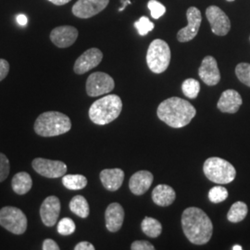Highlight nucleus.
<instances>
[{"label":"nucleus","instance_id":"22","mask_svg":"<svg viewBox=\"0 0 250 250\" xmlns=\"http://www.w3.org/2000/svg\"><path fill=\"white\" fill-rule=\"evenodd\" d=\"M11 187L17 195H25L32 189L33 180L28 172L21 171L13 176Z\"/></svg>","mask_w":250,"mask_h":250},{"label":"nucleus","instance_id":"33","mask_svg":"<svg viewBox=\"0 0 250 250\" xmlns=\"http://www.w3.org/2000/svg\"><path fill=\"white\" fill-rule=\"evenodd\" d=\"M10 170L9 159L7 156L0 152V183L8 178Z\"/></svg>","mask_w":250,"mask_h":250},{"label":"nucleus","instance_id":"9","mask_svg":"<svg viewBox=\"0 0 250 250\" xmlns=\"http://www.w3.org/2000/svg\"><path fill=\"white\" fill-rule=\"evenodd\" d=\"M32 167L36 172L45 178L62 177L67 172V165L61 161H51L44 158H36L32 162Z\"/></svg>","mask_w":250,"mask_h":250},{"label":"nucleus","instance_id":"11","mask_svg":"<svg viewBox=\"0 0 250 250\" xmlns=\"http://www.w3.org/2000/svg\"><path fill=\"white\" fill-rule=\"evenodd\" d=\"M188 25L182 28L177 34L179 42L186 43L193 40L199 31V28L202 21V16L200 10L196 7H190L187 11Z\"/></svg>","mask_w":250,"mask_h":250},{"label":"nucleus","instance_id":"35","mask_svg":"<svg viewBox=\"0 0 250 250\" xmlns=\"http://www.w3.org/2000/svg\"><path fill=\"white\" fill-rule=\"evenodd\" d=\"M9 72V63L4 59H0V82L7 77Z\"/></svg>","mask_w":250,"mask_h":250},{"label":"nucleus","instance_id":"40","mask_svg":"<svg viewBox=\"0 0 250 250\" xmlns=\"http://www.w3.org/2000/svg\"><path fill=\"white\" fill-rule=\"evenodd\" d=\"M232 250H243V248H242L241 246H239V245H235V246H233L232 248Z\"/></svg>","mask_w":250,"mask_h":250},{"label":"nucleus","instance_id":"6","mask_svg":"<svg viewBox=\"0 0 250 250\" xmlns=\"http://www.w3.org/2000/svg\"><path fill=\"white\" fill-rule=\"evenodd\" d=\"M170 46L161 39H155L148 46L146 53V63L150 71L160 74L165 72L170 62Z\"/></svg>","mask_w":250,"mask_h":250},{"label":"nucleus","instance_id":"36","mask_svg":"<svg viewBox=\"0 0 250 250\" xmlns=\"http://www.w3.org/2000/svg\"><path fill=\"white\" fill-rule=\"evenodd\" d=\"M43 250H60L59 245L54 241L53 239H45L43 242Z\"/></svg>","mask_w":250,"mask_h":250},{"label":"nucleus","instance_id":"26","mask_svg":"<svg viewBox=\"0 0 250 250\" xmlns=\"http://www.w3.org/2000/svg\"><path fill=\"white\" fill-rule=\"evenodd\" d=\"M62 184L69 190H81L87 186V179L82 174H66L63 176Z\"/></svg>","mask_w":250,"mask_h":250},{"label":"nucleus","instance_id":"37","mask_svg":"<svg viewBox=\"0 0 250 250\" xmlns=\"http://www.w3.org/2000/svg\"><path fill=\"white\" fill-rule=\"evenodd\" d=\"M74 250H95V247L89 242L83 241L74 247Z\"/></svg>","mask_w":250,"mask_h":250},{"label":"nucleus","instance_id":"30","mask_svg":"<svg viewBox=\"0 0 250 250\" xmlns=\"http://www.w3.org/2000/svg\"><path fill=\"white\" fill-rule=\"evenodd\" d=\"M134 27L136 28L138 34L140 36H146L149 32L154 29V23L147 17H141L137 21L134 22Z\"/></svg>","mask_w":250,"mask_h":250},{"label":"nucleus","instance_id":"1","mask_svg":"<svg viewBox=\"0 0 250 250\" xmlns=\"http://www.w3.org/2000/svg\"><path fill=\"white\" fill-rule=\"evenodd\" d=\"M182 227L187 238L195 245H205L210 240L213 232L211 220L196 207L185 209L182 214Z\"/></svg>","mask_w":250,"mask_h":250},{"label":"nucleus","instance_id":"12","mask_svg":"<svg viewBox=\"0 0 250 250\" xmlns=\"http://www.w3.org/2000/svg\"><path fill=\"white\" fill-rule=\"evenodd\" d=\"M109 0H78L72 7L74 16L80 19H89L107 8Z\"/></svg>","mask_w":250,"mask_h":250},{"label":"nucleus","instance_id":"10","mask_svg":"<svg viewBox=\"0 0 250 250\" xmlns=\"http://www.w3.org/2000/svg\"><path fill=\"white\" fill-rule=\"evenodd\" d=\"M208 19L212 33L216 36H226L231 29V21L224 10L217 6H210L206 9Z\"/></svg>","mask_w":250,"mask_h":250},{"label":"nucleus","instance_id":"39","mask_svg":"<svg viewBox=\"0 0 250 250\" xmlns=\"http://www.w3.org/2000/svg\"><path fill=\"white\" fill-rule=\"evenodd\" d=\"M47 1L51 2L52 4L56 5V6H63L67 3H69L71 0H47Z\"/></svg>","mask_w":250,"mask_h":250},{"label":"nucleus","instance_id":"13","mask_svg":"<svg viewBox=\"0 0 250 250\" xmlns=\"http://www.w3.org/2000/svg\"><path fill=\"white\" fill-rule=\"evenodd\" d=\"M103 60V53L99 48L93 47L86 50L76 60L73 71L76 74H84L96 68Z\"/></svg>","mask_w":250,"mask_h":250},{"label":"nucleus","instance_id":"14","mask_svg":"<svg viewBox=\"0 0 250 250\" xmlns=\"http://www.w3.org/2000/svg\"><path fill=\"white\" fill-rule=\"evenodd\" d=\"M78 37V30L75 27L63 25L54 28L50 33V40L60 48H66L75 43Z\"/></svg>","mask_w":250,"mask_h":250},{"label":"nucleus","instance_id":"4","mask_svg":"<svg viewBox=\"0 0 250 250\" xmlns=\"http://www.w3.org/2000/svg\"><path fill=\"white\" fill-rule=\"evenodd\" d=\"M122 109L121 98L117 95H107L92 104L89 108L90 120L96 125H108L120 116Z\"/></svg>","mask_w":250,"mask_h":250},{"label":"nucleus","instance_id":"41","mask_svg":"<svg viewBox=\"0 0 250 250\" xmlns=\"http://www.w3.org/2000/svg\"><path fill=\"white\" fill-rule=\"evenodd\" d=\"M227 1H229V2H232V1H234V0H227Z\"/></svg>","mask_w":250,"mask_h":250},{"label":"nucleus","instance_id":"32","mask_svg":"<svg viewBox=\"0 0 250 250\" xmlns=\"http://www.w3.org/2000/svg\"><path fill=\"white\" fill-rule=\"evenodd\" d=\"M147 7L151 12V17L155 20L161 18L162 15L166 12V8L164 5H162L161 2L158 0H149Z\"/></svg>","mask_w":250,"mask_h":250},{"label":"nucleus","instance_id":"31","mask_svg":"<svg viewBox=\"0 0 250 250\" xmlns=\"http://www.w3.org/2000/svg\"><path fill=\"white\" fill-rule=\"evenodd\" d=\"M76 226L74 222L70 218H63L58 224V232L60 234L67 236L75 232Z\"/></svg>","mask_w":250,"mask_h":250},{"label":"nucleus","instance_id":"15","mask_svg":"<svg viewBox=\"0 0 250 250\" xmlns=\"http://www.w3.org/2000/svg\"><path fill=\"white\" fill-rule=\"evenodd\" d=\"M61 213V201L55 196L45 198L40 207V217L47 227H52L58 223Z\"/></svg>","mask_w":250,"mask_h":250},{"label":"nucleus","instance_id":"34","mask_svg":"<svg viewBox=\"0 0 250 250\" xmlns=\"http://www.w3.org/2000/svg\"><path fill=\"white\" fill-rule=\"evenodd\" d=\"M132 250H154L155 247L152 245L151 243L145 240H138L134 241L132 246H131Z\"/></svg>","mask_w":250,"mask_h":250},{"label":"nucleus","instance_id":"29","mask_svg":"<svg viewBox=\"0 0 250 250\" xmlns=\"http://www.w3.org/2000/svg\"><path fill=\"white\" fill-rule=\"evenodd\" d=\"M235 74L241 83L250 87V63H239L235 68Z\"/></svg>","mask_w":250,"mask_h":250},{"label":"nucleus","instance_id":"27","mask_svg":"<svg viewBox=\"0 0 250 250\" xmlns=\"http://www.w3.org/2000/svg\"><path fill=\"white\" fill-rule=\"evenodd\" d=\"M182 90L184 95L188 99H197L200 91V83L196 79L189 78L184 81L182 84Z\"/></svg>","mask_w":250,"mask_h":250},{"label":"nucleus","instance_id":"23","mask_svg":"<svg viewBox=\"0 0 250 250\" xmlns=\"http://www.w3.org/2000/svg\"><path fill=\"white\" fill-rule=\"evenodd\" d=\"M70 209L74 214L81 218H87L90 213L89 205L85 197L83 196H75L72 197L70 202Z\"/></svg>","mask_w":250,"mask_h":250},{"label":"nucleus","instance_id":"3","mask_svg":"<svg viewBox=\"0 0 250 250\" xmlns=\"http://www.w3.org/2000/svg\"><path fill=\"white\" fill-rule=\"evenodd\" d=\"M72 128V122L66 114L59 111H46L37 117L35 132L43 137H53L68 133Z\"/></svg>","mask_w":250,"mask_h":250},{"label":"nucleus","instance_id":"2","mask_svg":"<svg viewBox=\"0 0 250 250\" xmlns=\"http://www.w3.org/2000/svg\"><path fill=\"white\" fill-rule=\"evenodd\" d=\"M157 114L161 121L171 128H182L191 123L197 110L186 99L173 97L161 102Z\"/></svg>","mask_w":250,"mask_h":250},{"label":"nucleus","instance_id":"16","mask_svg":"<svg viewBox=\"0 0 250 250\" xmlns=\"http://www.w3.org/2000/svg\"><path fill=\"white\" fill-rule=\"evenodd\" d=\"M198 74L201 80L209 86L216 85L221 80V73L218 68V63L211 56H207L204 58L201 66L199 67Z\"/></svg>","mask_w":250,"mask_h":250},{"label":"nucleus","instance_id":"38","mask_svg":"<svg viewBox=\"0 0 250 250\" xmlns=\"http://www.w3.org/2000/svg\"><path fill=\"white\" fill-rule=\"evenodd\" d=\"M16 21H17V22H18L20 25H21V26H25L27 24V22H28V19H27L26 16L25 15H23V14H20L17 16V18H16Z\"/></svg>","mask_w":250,"mask_h":250},{"label":"nucleus","instance_id":"20","mask_svg":"<svg viewBox=\"0 0 250 250\" xmlns=\"http://www.w3.org/2000/svg\"><path fill=\"white\" fill-rule=\"evenodd\" d=\"M99 177L104 188L110 192H115L123 186L125 171L121 169H105L100 172Z\"/></svg>","mask_w":250,"mask_h":250},{"label":"nucleus","instance_id":"19","mask_svg":"<svg viewBox=\"0 0 250 250\" xmlns=\"http://www.w3.org/2000/svg\"><path fill=\"white\" fill-rule=\"evenodd\" d=\"M125 220V209L119 203L107 206L105 212L106 227L109 232H116L122 228Z\"/></svg>","mask_w":250,"mask_h":250},{"label":"nucleus","instance_id":"18","mask_svg":"<svg viewBox=\"0 0 250 250\" xmlns=\"http://www.w3.org/2000/svg\"><path fill=\"white\" fill-rule=\"evenodd\" d=\"M154 176L148 170H139L133 174L129 181V188L131 192L136 195H144L151 187Z\"/></svg>","mask_w":250,"mask_h":250},{"label":"nucleus","instance_id":"24","mask_svg":"<svg viewBox=\"0 0 250 250\" xmlns=\"http://www.w3.org/2000/svg\"><path fill=\"white\" fill-rule=\"evenodd\" d=\"M248 206L242 201H237L232 204L231 208L228 211L227 219L232 224H237L242 222L248 215Z\"/></svg>","mask_w":250,"mask_h":250},{"label":"nucleus","instance_id":"7","mask_svg":"<svg viewBox=\"0 0 250 250\" xmlns=\"http://www.w3.org/2000/svg\"><path fill=\"white\" fill-rule=\"evenodd\" d=\"M27 224L26 215L18 208L7 206L0 209V225L7 231L22 234L26 232Z\"/></svg>","mask_w":250,"mask_h":250},{"label":"nucleus","instance_id":"5","mask_svg":"<svg viewBox=\"0 0 250 250\" xmlns=\"http://www.w3.org/2000/svg\"><path fill=\"white\" fill-rule=\"evenodd\" d=\"M206 177L218 185L230 184L236 176V170L229 161L212 157L208 158L203 165Z\"/></svg>","mask_w":250,"mask_h":250},{"label":"nucleus","instance_id":"25","mask_svg":"<svg viewBox=\"0 0 250 250\" xmlns=\"http://www.w3.org/2000/svg\"><path fill=\"white\" fill-rule=\"evenodd\" d=\"M141 229L146 236L157 238L162 232V225L158 220L151 217H146L141 224Z\"/></svg>","mask_w":250,"mask_h":250},{"label":"nucleus","instance_id":"21","mask_svg":"<svg viewBox=\"0 0 250 250\" xmlns=\"http://www.w3.org/2000/svg\"><path fill=\"white\" fill-rule=\"evenodd\" d=\"M176 197L174 189L167 185H159L152 191V199L155 204L161 207L171 205Z\"/></svg>","mask_w":250,"mask_h":250},{"label":"nucleus","instance_id":"17","mask_svg":"<svg viewBox=\"0 0 250 250\" xmlns=\"http://www.w3.org/2000/svg\"><path fill=\"white\" fill-rule=\"evenodd\" d=\"M243 100L240 94L233 89L225 90L218 101L217 107L224 113H236L241 107Z\"/></svg>","mask_w":250,"mask_h":250},{"label":"nucleus","instance_id":"8","mask_svg":"<svg viewBox=\"0 0 250 250\" xmlns=\"http://www.w3.org/2000/svg\"><path fill=\"white\" fill-rule=\"evenodd\" d=\"M114 87L113 78L105 72H94L90 74L86 81V93L92 98L108 94Z\"/></svg>","mask_w":250,"mask_h":250},{"label":"nucleus","instance_id":"28","mask_svg":"<svg viewBox=\"0 0 250 250\" xmlns=\"http://www.w3.org/2000/svg\"><path fill=\"white\" fill-rule=\"evenodd\" d=\"M228 191L226 188L221 186L211 188L208 192V199L212 203H221L228 197Z\"/></svg>","mask_w":250,"mask_h":250}]
</instances>
